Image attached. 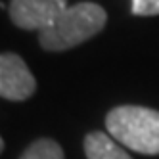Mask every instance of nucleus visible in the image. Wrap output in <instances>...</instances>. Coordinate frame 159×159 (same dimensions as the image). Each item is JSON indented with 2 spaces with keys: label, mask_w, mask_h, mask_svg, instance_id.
<instances>
[{
  "label": "nucleus",
  "mask_w": 159,
  "mask_h": 159,
  "mask_svg": "<svg viewBox=\"0 0 159 159\" xmlns=\"http://www.w3.org/2000/svg\"><path fill=\"white\" fill-rule=\"evenodd\" d=\"M109 134L129 150L159 155V111L144 106H119L106 117Z\"/></svg>",
  "instance_id": "f03ea898"
},
{
  "label": "nucleus",
  "mask_w": 159,
  "mask_h": 159,
  "mask_svg": "<svg viewBox=\"0 0 159 159\" xmlns=\"http://www.w3.org/2000/svg\"><path fill=\"white\" fill-rule=\"evenodd\" d=\"M86 159H132L111 134L90 132L84 136Z\"/></svg>",
  "instance_id": "39448f33"
},
{
  "label": "nucleus",
  "mask_w": 159,
  "mask_h": 159,
  "mask_svg": "<svg viewBox=\"0 0 159 159\" xmlns=\"http://www.w3.org/2000/svg\"><path fill=\"white\" fill-rule=\"evenodd\" d=\"M134 16H159V0H132Z\"/></svg>",
  "instance_id": "0eeeda50"
},
{
  "label": "nucleus",
  "mask_w": 159,
  "mask_h": 159,
  "mask_svg": "<svg viewBox=\"0 0 159 159\" xmlns=\"http://www.w3.org/2000/svg\"><path fill=\"white\" fill-rule=\"evenodd\" d=\"M37 90V81L17 54H0V98L23 102Z\"/></svg>",
  "instance_id": "20e7f679"
},
{
  "label": "nucleus",
  "mask_w": 159,
  "mask_h": 159,
  "mask_svg": "<svg viewBox=\"0 0 159 159\" xmlns=\"http://www.w3.org/2000/svg\"><path fill=\"white\" fill-rule=\"evenodd\" d=\"M19 159H63V150L56 140L40 138L33 142Z\"/></svg>",
  "instance_id": "423d86ee"
},
{
  "label": "nucleus",
  "mask_w": 159,
  "mask_h": 159,
  "mask_svg": "<svg viewBox=\"0 0 159 159\" xmlns=\"http://www.w3.org/2000/svg\"><path fill=\"white\" fill-rule=\"evenodd\" d=\"M65 8H69L67 0H12L10 17L21 29L44 31L63 14Z\"/></svg>",
  "instance_id": "7ed1b4c3"
},
{
  "label": "nucleus",
  "mask_w": 159,
  "mask_h": 159,
  "mask_svg": "<svg viewBox=\"0 0 159 159\" xmlns=\"http://www.w3.org/2000/svg\"><path fill=\"white\" fill-rule=\"evenodd\" d=\"M4 150V142H2V138H0V152Z\"/></svg>",
  "instance_id": "6e6552de"
},
{
  "label": "nucleus",
  "mask_w": 159,
  "mask_h": 159,
  "mask_svg": "<svg viewBox=\"0 0 159 159\" xmlns=\"http://www.w3.org/2000/svg\"><path fill=\"white\" fill-rule=\"evenodd\" d=\"M107 14L100 4L79 2L63 10L54 23L40 31L39 42L48 52H63L86 42L106 27Z\"/></svg>",
  "instance_id": "f257e3e1"
}]
</instances>
